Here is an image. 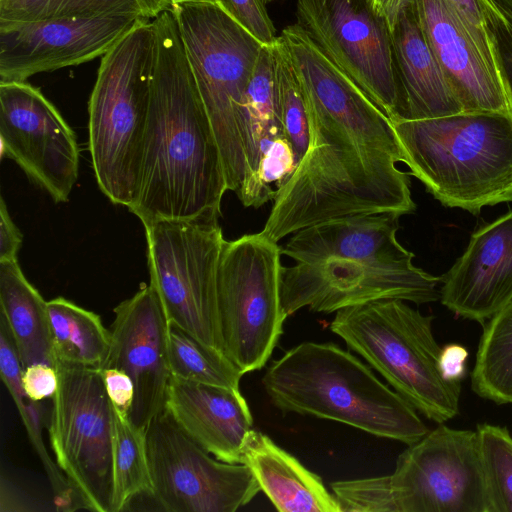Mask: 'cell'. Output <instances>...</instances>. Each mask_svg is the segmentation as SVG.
Listing matches in <instances>:
<instances>
[{
	"label": "cell",
	"instance_id": "15",
	"mask_svg": "<svg viewBox=\"0 0 512 512\" xmlns=\"http://www.w3.org/2000/svg\"><path fill=\"white\" fill-rule=\"evenodd\" d=\"M1 156L12 159L55 203L69 200L79 173L74 131L27 81L0 82Z\"/></svg>",
	"mask_w": 512,
	"mask_h": 512
},
{
	"label": "cell",
	"instance_id": "25",
	"mask_svg": "<svg viewBox=\"0 0 512 512\" xmlns=\"http://www.w3.org/2000/svg\"><path fill=\"white\" fill-rule=\"evenodd\" d=\"M242 115L246 175L236 195L244 207L256 208L262 161L274 141L281 136L275 112L272 46H262L244 95Z\"/></svg>",
	"mask_w": 512,
	"mask_h": 512
},
{
	"label": "cell",
	"instance_id": "44",
	"mask_svg": "<svg viewBox=\"0 0 512 512\" xmlns=\"http://www.w3.org/2000/svg\"><path fill=\"white\" fill-rule=\"evenodd\" d=\"M500 6L512 14V0H495Z\"/></svg>",
	"mask_w": 512,
	"mask_h": 512
},
{
	"label": "cell",
	"instance_id": "18",
	"mask_svg": "<svg viewBox=\"0 0 512 512\" xmlns=\"http://www.w3.org/2000/svg\"><path fill=\"white\" fill-rule=\"evenodd\" d=\"M424 34L464 111L509 112L500 71L447 0H414Z\"/></svg>",
	"mask_w": 512,
	"mask_h": 512
},
{
	"label": "cell",
	"instance_id": "21",
	"mask_svg": "<svg viewBox=\"0 0 512 512\" xmlns=\"http://www.w3.org/2000/svg\"><path fill=\"white\" fill-rule=\"evenodd\" d=\"M390 34L399 88L396 119L434 118L464 111L424 34L414 0L398 13Z\"/></svg>",
	"mask_w": 512,
	"mask_h": 512
},
{
	"label": "cell",
	"instance_id": "9",
	"mask_svg": "<svg viewBox=\"0 0 512 512\" xmlns=\"http://www.w3.org/2000/svg\"><path fill=\"white\" fill-rule=\"evenodd\" d=\"M281 247L261 232L224 241L217 268L223 354L244 375L262 369L287 318L280 300Z\"/></svg>",
	"mask_w": 512,
	"mask_h": 512
},
{
	"label": "cell",
	"instance_id": "43",
	"mask_svg": "<svg viewBox=\"0 0 512 512\" xmlns=\"http://www.w3.org/2000/svg\"><path fill=\"white\" fill-rule=\"evenodd\" d=\"M172 2L173 7L179 4L186 3H216V0H170Z\"/></svg>",
	"mask_w": 512,
	"mask_h": 512
},
{
	"label": "cell",
	"instance_id": "41",
	"mask_svg": "<svg viewBox=\"0 0 512 512\" xmlns=\"http://www.w3.org/2000/svg\"><path fill=\"white\" fill-rule=\"evenodd\" d=\"M29 502L27 499L23 496H21L15 489V487L9 482L4 479L2 476L1 478V508L0 510L3 511H28L29 508L25 505Z\"/></svg>",
	"mask_w": 512,
	"mask_h": 512
},
{
	"label": "cell",
	"instance_id": "17",
	"mask_svg": "<svg viewBox=\"0 0 512 512\" xmlns=\"http://www.w3.org/2000/svg\"><path fill=\"white\" fill-rule=\"evenodd\" d=\"M108 355L99 369L117 368L134 384L129 418L143 431L164 409L170 380L168 321L161 301L149 284L114 308Z\"/></svg>",
	"mask_w": 512,
	"mask_h": 512
},
{
	"label": "cell",
	"instance_id": "13",
	"mask_svg": "<svg viewBox=\"0 0 512 512\" xmlns=\"http://www.w3.org/2000/svg\"><path fill=\"white\" fill-rule=\"evenodd\" d=\"M412 261L329 257L282 266L283 312L288 317L307 307L311 312L329 314L384 299L415 304L439 300L441 277L416 267Z\"/></svg>",
	"mask_w": 512,
	"mask_h": 512
},
{
	"label": "cell",
	"instance_id": "39",
	"mask_svg": "<svg viewBox=\"0 0 512 512\" xmlns=\"http://www.w3.org/2000/svg\"><path fill=\"white\" fill-rule=\"evenodd\" d=\"M23 235L14 224L8 208L1 197L0 200V262L17 260L22 245Z\"/></svg>",
	"mask_w": 512,
	"mask_h": 512
},
{
	"label": "cell",
	"instance_id": "20",
	"mask_svg": "<svg viewBox=\"0 0 512 512\" xmlns=\"http://www.w3.org/2000/svg\"><path fill=\"white\" fill-rule=\"evenodd\" d=\"M164 409L195 443L226 463H242V446L253 428L239 389L170 376Z\"/></svg>",
	"mask_w": 512,
	"mask_h": 512
},
{
	"label": "cell",
	"instance_id": "30",
	"mask_svg": "<svg viewBox=\"0 0 512 512\" xmlns=\"http://www.w3.org/2000/svg\"><path fill=\"white\" fill-rule=\"evenodd\" d=\"M167 352L171 376L239 389L243 374L222 352L171 323L168 324Z\"/></svg>",
	"mask_w": 512,
	"mask_h": 512
},
{
	"label": "cell",
	"instance_id": "6",
	"mask_svg": "<svg viewBox=\"0 0 512 512\" xmlns=\"http://www.w3.org/2000/svg\"><path fill=\"white\" fill-rule=\"evenodd\" d=\"M154 62L152 22L143 20L101 57L89 104V150L101 192L131 205L137 189Z\"/></svg>",
	"mask_w": 512,
	"mask_h": 512
},
{
	"label": "cell",
	"instance_id": "24",
	"mask_svg": "<svg viewBox=\"0 0 512 512\" xmlns=\"http://www.w3.org/2000/svg\"><path fill=\"white\" fill-rule=\"evenodd\" d=\"M0 317L13 338L22 367H56L47 301L26 279L17 260L0 262Z\"/></svg>",
	"mask_w": 512,
	"mask_h": 512
},
{
	"label": "cell",
	"instance_id": "8",
	"mask_svg": "<svg viewBox=\"0 0 512 512\" xmlns=\"http://www.w3.org/2000/svg\"><path fill=\"white\" fill-rule=\"evenodd\" d=\"M198 91L213 128L228 190L246 175L243 99L261 44L216 3H186L172 10Z\"/></svg>",
	"mask_w": 512,
	"mask_h": 512
},
{
	"label": "cell",
	"instance_id": "3",
	"mask_svg": "<svg viewBox=\"0 0 512 512\" xmlns=\"http://www.w3.org/2000/svg\"><path fill=\"white\" fill-rule=\"evenodd\" d=\"M261 382L283 415L333 420L406 445L429 431L408 401L331 342L296 345L268 367Z\"/></svg>",
	"mask_w": 512,
	"mask_h": 512
},
{
	"label": "cell",
	"instance_id": "36",
	"mask_svg": "<svg viewBox=\"0 0 512 512\" xmlns=\"http://www.w3.org/2000/svg\"><path fill=\"white\" fill-rule=\"evenodd\" d=\"M459 13L487 58L498 67L493 42L479 0H447ZM499 69V68H498Z\"/></svg>",
	"mask_w": 512,
	"mask_h": 512
},
{
	"label": "cell",
	"instance_id": "35",
	"mask_svg": "<svg viewBox=\"0 0 512 512\" xmlns=\"http://www.w3.org/2000/svg\"><path fill=\"white\" fill-rule=\"evenodd\" d=\"M216 4L261 44H275L278 36L262 0H216Z\"/></svg>",
	"mask_w": 512,
	"mask_h": 512
},
{
	"label": "cell",
	"instance_id": "5",
	"mask_svg": "<svg viewBox=\"0 0 512 512\" xmlns=\"http://www.w3.org/2000/svg\"><path fill=\"white\" fill-rule=\"evenodd\" d=\"M342 512H489L477 431L439 424L392 474L330 484Z\"/></svg>",
	"mask_w": 512,
	"mask_h": 512
},
{
	"label": "cell",
	"instance_id": "32",
	"mask_svg": "<svg viewBox=\"0 0 512 512\" xmlns=\"http://www.w3.org/2000/svg\"><path fill=\"white\" fill-rule=\"evenodd\" d=\"M489 512H512V435L505 426H477Z\"/></svg>",
	"mask_w": 512,
	"mask_h": 512
},
{
	"label": "cell",
	"instance_id": "19",
	"mask_svg": "<svg viewBox=\"0 0 512 512\" xmlns=\"http://www.w3.org/2000/svg\"><path fill=\"white\" fill-rule=\"evenodd\" d=\"M441 282V303L483 325L512 301V211L474 232Z\"/></svg>",
	"mask_w": 512,
	"mask_h": 512
},
{
	"label": "cell",
	"instance_id": "26",
	"mask_svg": "<svg viewBox=\"0 0 512 512\" xmlns=\"http://www.w3.org/2000/svg\"><path fill=\"white\" fill-rule=\"evenodd\" d=\"M47 305L55 362L99 369L111 340L100 316L63 297Z\"/></svg>",
	"mask_w": 512,
	"mask_h": 512
},
{
	"label": "cell",
	"instance_id": "10",
	"mask_svg": "<svg viewBox=\"0 0 512 512\" xmlns=\"http://www.w3.org/2000/svg\"><path fill=\"white\" fill-rule=\"evenodd\" d=\"M144 228L150 285L168 324L223 353L217 268L225 239L219 219L157 220Z\"/></svg>",
	"mask_w": 512,
	"mask_h": 512
},
{
	"label": "cell",
	"instance_id": "1",
	"mask_svg": "<svg viewBox=\"0 0 512 512\" xmlns=\"http://www.w3.org/2000/svg\"><path fill=\"white\" fill-rule=\"evenodd\" d=\"M284 45L304 97L309 145L276 191L261 233L278 243L316 223L360 213H413L402 155L389 117L297 24Z\"/></svg>",
	"mask_w": 512,
	"mask_h": 512
},
{
	"label": "cell",
	"instance_id": "12",
	"mask_svg": "<svg viewBox=\"0 0 512 512\" xmlns=\"http://www.w3.org/2000/svg\"><path fill=\"white\" fill-rule=\"evenodd\" d=\"M152 498L169 512H235L261 491L250 468L226 463L188 437L163 409L145 431Z\"/></svg>",
	"mask_w": 512,
	"mask_h": 512
},
{
	"label": "cell",
	"instance_id": "14",
	"mask_svg": "<svg viewBox=\"0 0 512 512\" xmlns=\"http://www.w3.org/2000/svg\"><path fill=\"white\" fill-rule=\"evenodd\" d=\"M297 24L389 117L399 88L387 21L368 0H297Z\"/></svg>",
	"mask_w": 512,
	"mask_h": 512
},
{
	"label": "cell",
	"instance_id": "22",
	"mask_svg": "<svg viewBox=\"0 0 512 512\" xmlns=\"http://www.w3.org/2000/svg\"><path fill=\"white\" fill-rule=\"evenodd\" d=\"M393 213H360L329 219L303 228L281 247L295 262L329 257L389 261L413 260L397 239L399 218Z\"/></svg>",
	"mask_w": 512,
	"mask_h": 512
},
{
	"label": "cell",
	"instance_id": "2",
	"mask_svg": "<svg viewBox=\"0 0 512 512\" xmlns=\"http://www.w3.org/2000/svg\"><path fill=\"white\" fill-rule=\"evenodd\" d=\"M154 62L134 200L143 225L220 218L228 191L220 149L172 11L152 21Z\"/></svg>",
	"mask_w": 512,
	"mask_h": 512
},
{
	"label": "cell",
	"instance_id": "40",
	"mask_svg": "<svg viewBox=\"0 0 512 512\" xmlns=\"http://www.w3.org/2000/svg\"><path fill=\"white\" fill-rule=\"evenodd\" d=\"M467 359L468 350L461 344L450 343L441 347L439 368L443 378L460 383L466 374Z\"/></svg>",
	"mask_w": 512,
	"mask_h": 512
},
{
	"label": "cell",
	"instance_id": "27",
	"mask_svg": "<svg viewBox=\"0 0 512 512\" xmlns=\"http://www.w3.org/2000/svg\"><path fill=\"white\" fill-rule=\"evenodd\" d=\"M172 10L170 0H0V23L99 17L152 21Z\"/></svg>",
	"mask_w": 512,
	"mask_h": 512
},
{
	"label": "cell",
	"instance_id": "38",
	"mask_svg": "<svg viewBox=\"0 0 512 512\" xmlns=\"http://www.w3.org/2000/svg\"><path fill=\"white\" fill-rule=\"evenodd\" d=\"M101 372L112 405L129 416L134 399V384L131 377L117 368L102 369Z\"/></svg>",
	"mask_w": 512,
	"mask_h": 512
},
{
	"label": "cell",
	"instance_id": "45",
	"mask_svg": "<svg viewBox=\"0 0 512 512\" xmlns=\"http://www.w3.org/2000/svg\"><path fill=\"white\" fill-rule=\"evenodd\" d=\"M274 1H276V0H262V2L264 4H268V3H271V2H274Z\"/></svg>",
	"mask_w": 512,
	"mask_h": 512
},
{
	"label": "cell",
	"instance_id": "42",
	"mask_svg": "<svg viewBox=\"0 0 512 512\" xmlns=\"http://www.w3.org/2000/svg\"><path fill=\"white\" fill-rule=\"evenodd\" d=\"M373 9L383 17L391 29L398 13L412 0H368Z\"/></svg>",
	"mask_w": 512,
	"mask_h": 512
},
{
	"label": "cell",
	"instance_id": "33",
	"mask_svg": "<svg viewBox=\"0 0 512 512\" xmlns=\"http://www.w3.org/2000/svg\"><path fill=\"white\" fill-rule=\"evenodd\" d=\"M23 367L5 320L0 317V374L26 429L41 422L39 402L32 401L22 385Z\"/></svg>",
	"mask_w": 512,
	"mask_h": 512
},
{
	"label": "cell",
	"instance_id": "37",
	"mask_svg": "<svg viewBox=\"0 0 512 512\" xmlns=\"http://www.w3.org/2000/svg\"><path fill=\"white\" fill-rule=\"evenodd\" d=\"M21 379L26 395L35 402L52 398L59 386L56 367L46 363H33L23 368Z\"/></svg>",
	"mask_w": 512,
	"mask_h": 512
},
{
	"label": "cell",
	"instance_id": "16",
	"mask_svg": "<svg viewBox=\"0 0 512 512\" xmlns=\"http://www.w3.org/2000/svg\"><path fill=\"white\" fill-rule=\"evenodd\" d=\"M143 20L51 18L0 23V82L26 81L102 57Z\"/></svg>",
	"mask_w": 512,
	"mask_h": 512
},
{
	"label": "cell",
	"instance_id": "7",
	"mask_svg": "<svg viewBox=\"0 0 512 512\" xmlns=\"http://www.w3.org/2000/svg\"><path fill=\"white\" fill-rule=\"evenodd\" d=\"M433 319L403 300L384 299L338 310L330 330L417 411L442 424L459 414L461 386L441 374Z\"/></svg>",
	"mask_w": 512,
	"mask_h": 512
},
{
	"label": "cell",
	"instance_id": "4",
	"mask_svg": "<svg viewBox=\"0 0 512 512\" xmlns=\"http://www.w3.org/2000/svg\"><path fill=\"white\" fill-rule=\"evenodd\" d=\"M402 162L435 199L477 214L512 201V116L462 111L390 120Z\"/></svg>",
	"mask_w": 512,
	"mask_h": 512
},
{
	"label": "cell",
	"instance_id": "29",
	"mask_svg": "<svg viewBox=\"0 0 512 512\" xmlns=\"http://www.w3.org/2000/svg\"><path fill=\"white\" fill-rule=\"evenodd\" d=\"M112 404V403H111ZM113 486L111 512H120L139 495H153L145 431L112 405Z\"/></svg>",
	"mask_w": 512,
	"mask_h": 512
},
{
	"label": "cell",
	"instance_id": "23",
	"mask_svg": "<svg viewBox=\"0 0 512 512\" xmlns=\"http://www.w3.org/2000/svg\"><path fill=\"white\" fill-rule=\"evenodd\" d=\"M242 464L250 468L261 491L278 511L342 512L319 475L254 428L245 437Z\"/></svg>",
	"mask_w": 512,
	"mask_h": 512
},
{
	"label": "cell",
	"instance_id": "31",
	"mask_svg": "<svg viewBox=\"0 0 512 512\" xmlns=\"http://www.w3.org/2000/svg\"><path fill=\"white\" fill-rule=\"evenodd\" d=\"M274 54V102L281 136L290 144L298 163L309 145L306 105L299 81L279 37L272 45Z\"/></svg>",
	"mask_w": 512,
	"mask_h": 512
},
{
	"label": "cell",
	"instance_id": "11",
	"mask_svg": "<svg viewBox=\"0 0 512 512\" xmlns=\"http://www.w3.org/2000/svg\"><path fill=\"white\" fill-rule=\"evenodd\" d=\"M48 433L79 508L111 512L113 412L98 368L56 362Z\"/></svg>",
	"mask_w": 512,
	"mask_h": 512
},
{
	"label": "cell",
	"instance_id": "34",
	"mask_svg": "<svg viewBox=\"0 0 512 512\" xmlns=\"http://www.w3.org/2000/svg\"><path fill=\"white\" fill-rule=\"evenodd\" d=\"M512 116V14L495 0H479Z\"/></svg>",
	"mask_w": 512,
	"mask_h": 512
},
{
	"label": "cell",
	"instance_id": "28",
	"mask_svg": "<svg viewBox=\"0 0 512 512\" xmlns=\"http://www.w3.org/2000/svg\"><path fill=\"white\" fill-rule=\"evenodd\" d=\"M484 324L471 388L496 404L512 403V301Z\"/></svg>",
	"mask_w": 512,
	"mask_h": 512
}]
</instances>
